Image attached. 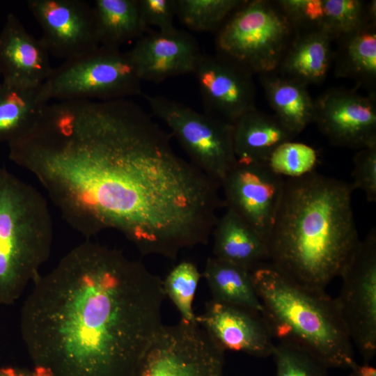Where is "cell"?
I'll return each mask as SVG.
<instances>
[{
  "label": "cell",
  "instance_id": "obj_12",
  "mask_svg": "<svg viewBox=\"0 0 376 376\" xmlns=\"http://www.w3.org/2000/svg\"><path fill=\"white\" fill-rule=\"evenodd\" d=\"M376 96L333 88L314 100V120L334 145L361 150L376 144Z\"/></svg>",
  "mask_w": 376,
  "mask_h": 376
},
{
  "label": "cell",
  "instance_id": "obj_1",
  "mask_svg": "<svg viewBox=\"0 0 376 376\" xmlns=\"http://www.w3.org/2000/svg\"><path fill=\"white\" fill-rule=\"evenodd\" d=\"M8 146L71 228L88 238L115 230L143 255L207 244L224 206L220 184L128 98L48 103Z\"/></svg>",
  "mask_w": 376,
  "mask_h": 376
},
{
  "label": "cell",
  "instance_id": "obj_11",
  "mask_svg": "<svg viewBox=\"0 0 376 376\" xmlns=\"http://www.w3.org/2000/svg\"><path fill=\"white\" fill-rule=\"evenodd\" d=\"M285 180L265 164L237 160L221 182L224 206L265 240L274 223Z\"/></svg>",
  "mask_w": 376,
  "mask_h": 376
},
{
  "label": "cell",
  "instance_id": "obj_27",
  "mask_svg": "<svg viewBox=\"0 0 376 376\" xmlns=\"http://www.w3.org/2000/svg\"><path fill=\"white\" fill-rule=\"evenodd\" d=\"M244 0H176V16L196 32L218 30Z\"/></svg>",
  "mask_w": 376,
  "mask_h": 376
},
{
  "label": "cell",
  "instance_id": "obj_18",
  "mask_svg": "<svg viewBox=\"0 0 376 376\" xmlns=\"http://www.w3.org/2000/svg\"><path fill=\"white\" fill-rule=\"evenodd\" d=\"M49 52L13 14L7 15L0 32V75L2 80L42 85L50 76Z\"/></svg>",
  "mask_w": 376,
  "mask_h": 376
},
{
  "label": "cell",
  "instance_id": "obj_19",
  "mask_svg": "<svg viewBox=\"0 0 376 376\" xmlns=\"http://www.w3.org/2000/svg\"><path fill=\"white\" fill-rule=\"evenodd\" d=\"M333 40L322 31H296L275 71L306 86L323 81L333 64Z\"/></svg>",
  "mask_w": 376,
  "mask_h": 376
},
{
  "label": "cell",
  "instance_id": "obj_10",
  "mask_svg": "<svg viewBox=\"0 0 376 376\" xmlns=\"http://www.w3.org/2000/svg\"><path fill=\"white\" fill-rule=\"evenodd\" d=\"M340 276L337 307L364 363L376 354V228L359 241Z\"/></svg>",
  "mask_w": 376,
  "mask_h": 376
},
{
  "label": "cell",
  "instance_id": "obj_5",
  "mask_svg": "<svg viewBox=\"0 0 376 376\" xmlns=\"http://www.w3.org/2000/svg\"><path fill=\"white\" fill-rule=\"evenodd\" d=\"M53 238L45 197L0 167V305L15 303L40 274Z\"/></svg>",
  "mask_w": 376,
  "mask_h": 376
},
{
  "label": "cell",
  "instance_id": "obj_30",
  "mask_svg": "<svg viewBox=\"0 0 376 376\" xmlns=\"http://www.w3.org/2000/svg\"><path fill=\"white\" fill-rule=\"evenodd\" d=\"M317 161V152L312 147L290 141L276 148L265 164L281 177L295 178L313 172Z\"/></svg>",
  "mask_w": 376,
  "mask_h": 376
},
{
  "label": "cell",
  "instance_id": "obj_17",
  "mask_svg": "<svg viewBox=\"0 0 376 376\" xmlns=\"http://www.w3.org/2000/svg\"><path fill=\"white\" fill-rule=\"evenodd\" d=\"M296 31H322L334 40L365 22L376 21V1L359 0L276 1Z\"/></svg>",
  "mask_w": 376,
  "mask_h": 376
},
{
  "label": "cell",
  "instance_id": "obj_22",
  "mask_svg": "<svg viewBox=\"0 0 376 376\" xmlns=\"http://www.w3.org/2000/svg\"><path fill=\"white\" fill-rule=\"evenodd\" d=\"M295 136L274 115H269L256 108L244 113L233 124L236 159L265 164L276 148L292 141Z\"/></svg>",
  "mask_w": 376,
  "mask_h": 376
},
{
  "label": "cell",
  "instance_id": "obj_9",
  "mask_svg": "<svg viewBox=\"0 0 376 376\" xmlns=\"http://www.w3.org/2000/svg\"><path fill=\"white\" fill-rule=\"evenodd\" d=\"M225 351L195 322L163 325L133 376H224Z\"/></svg>",
  "mask_w": 376,
  "mask_h": 376
},
{
  "label": "cell",
  "instance_id": "obj_7",
  "mask_svg": "<svg viewBox=\"0 0 376 376\" xmlns=\"http://www.w3.org/2000/svg\"><path fill=\"white\" fill-rule=\"evenodd\" d=\"M141 82L129 51L100 46L53 68L42 91L48 101H107L143 95Z\"/></svg>",
  "mask_w": 376,
  "mask_h": 376
},
{
  "label": "cell",
  "instance_id": "obj_13",
  "mask_svg": "<svg viewBox=\"0 0 376 376\" xmlns=\"http://www.w3.org/2000/svg\"><path fill=\"white\" fill-rule=\"evenodd\" d=\"M29 9L42 31L49 54L65 61L100 47L93 7L81 0H29Z\"/></svg>",
  "mask_w": 376,
  "mask_h": 376
},
{
  "label": "cell",
  "instance_id": "obj_33",
  "mask_svg": "<svg viewBox=\"0 0 376 376\" xmlns=\"http://www.w3.org/2000/svg\"><path fill=\"white\" fill-rule=\"evenodd\" d=\"M0 376H49L43 370L33 368L32 370L13 367H0Z\"/></svg>",
  "mask_w": 376,
  "mask_h": 376
},
{
  "label": "cell",
  "instance_id": "obj_6",
  "mask_svg": "<svg viewBox=\"0 0 376 376\" xmlns=\"http://www.w3.org/2000/svg\"><path fill=\"white\" fill-rule=\"evenodd\" d=\"M295 33L276 1L244 0L218 29L217 54L251 75L274 72Z\"/></svg>",
  "mask_w": 376,
  "mask_h": 376
},
{
  "label": "cell",
  "instance_id": "obj_16",
  "mask_svg": "<svg viewBox=\"0 0 376 376\" xmlns=\"http://www.w3.org/2000/svg\"><path fill=\"white\" fill-rule=\"evenodd\" d=\"M129 52L141 80L154 83L194 73L202 55L195 38L175 27L143 35Z\"/></svg>",
  "mask_w": 376,
  "mask_h": 376
},
{
  "label": "cell",
  "instance_id": "obj_21",
  "mask_svg": "<svg viewBox=\"0 0 376 376\" xmlns=\"http://www.w3.org/2000/svg\"><path fill=\"white\" fill-rule=\"evenodd\" d=\"M333 52L335 75L347 78L375 94L376 21L363 23L338 36Z\"/></svg>",
  "mask_w": 376,
  "mask_h": 376
},
{
  "label": "cell",
  "instance_id": "obj_25",
  "mask_svg": "<svg viewBox=\"0 0 376 376\" xmlns=\"http://www.w3.org/2000/svg\"><path fill=\"white\" fill-rule=\"evenodd\" d=\"M251 272L212 256L206 260L202 276L212 300L262 315L263 306L255 289Z\"/></svg>",
  "mask_w": 376,
  "mask_h": 376
},
{
  "label": "cell",
  "instance_id": "obj_23",
  "mask_svg": "<svg viewBox=\"0 0 376 376\" xmlns=\"http://www.w3.org/2000/svg\"><path fill=\"white\" fill-rule=\"evenodd\" d=\"M260 84L277 119L295 136L314 120V100L307 86L276 71L259 75Z\"/></svg>",
  "mask_w": 376,
  "mask_h": 376
},
{
  "label": "cell",
  "instance_id": "obj_3",
  "mask_svg": "<svg viewBox=\"0 0 376 376\" xmlns=\"http://www.w3.org/2000/svg\"><path fill=\"white\" fill-rule=\"evenodd\" d=\"M352 191L351 185L313 171L285 180L266 240L269 265L302 286L325 290L360 241Z\"/></svg>",
  "mask_w": 376,
  "mask_h": 376
},
{
  "label": "cell",
  "instance_id": "obj_32",
  "mask_svg": "<svg viewBox=\"0 0 376 376\" xmlns=\"http://www.w3.org/2000/svg\"><path fill=\"white\" fill-rule=\"evenodd\" d=\"M141 22L148 29L150 26L157 31H168L175 28L176 0H138Z\"/></svg>",
  "mask_w": 376,
  "mask_h": 376
},
{
  "label": "cell",
  "instance_id": "obj_2",
  "mask_svg": "<svg viewBox=\"0 0 376 376\" xmlns=\"http://www.w3.org/2000/svg\"><path fill=\"white\" fill-rule=\"evenodd\" d=\"M33 283L20 333L33 368L49 376H133L164 325L162 279L89 240Z\"/></svg>",
  "mask_w": 376,
  "mask_h": 376
},
{
  "label": "cell",
  "instance_id": "obj_26",
  "mask_svg": "<svg viewBox=\"0 0 376 376\" xmlns=\"http://www.w3.org/2000/svg\"><path fill=\"white\" fill-rule=\"evenodd\" d=\"M93 10L100 46L120 49L147 30L138 0H95Z\"/></svg>",
  "mask_w": 376,
  "mask_h": 376
},
{
  "label": "cell",
  "instance_id": "obj_35",
  "mask_svg": "<svg viewBox=\"0 0 376 376\" xmlns=\"http://www.w3.org/2000/svg\"><path fill=\"white\" fill-rule=\"evenodd\" d=\"M1 75H0V83H1Z\"/></svg>",
  "mask_w": 376,
  "mask_h": 376
},
{
  "label": "cell",
  "instance_id": "obj_28",
  "mask_svg": "<svg viewBox=\"0 0 376 376\" xmlns=\"http://www.w3.org/2000/svg\"><path fill=\"white\" fill-rule=\"evenodd\" d=\"M201 277L202 274L194 263L182 260L162 279L165 296L172 301L182 320L196 321L193 302Z\"/></svg>",
  "mask_w": 376,
  "mask_h": 376
},
{
  "label": "cell",
  "instance_id": "obj_4",
  "mask_svg": "<svg viewBox=\"0 0 376 376\" xmlns=\"http://www.w3.org/2000/svg\"><path fill=\"white\" fill-rule=\"evenodd\" d=\"M251 273L263 306L262 316L274 338L304 347L329 369L348 370L356 362L335 299L325 290L302 286L269 264Z\"/></svg>",
  "mask_w": 376,
  "mask_h": 376
},
{
  "label": "cell",
  "instance_id": "obj_14",
  "mask_svg": "<svg viewBox=\"0 0 376 376\" xmlns=\"http://www.w3.org/2000/svg\"><path fill=\"white\" fill-rule=\"evenodd\" d=\"M205 113L234 124L256 109L253 75L217 55L202 54L194 72Z\"/></svg>",
  "mask_w": 376,
  "mask_h": 376
},
{
  "label": "cell",
  "instance_id": "obj_29",
  "mask_svg": "<svg viewBox=\"0 0 376 376\" xmlns=\"http://www.w3.org/2000/svg\"><path fill=\"white\" fill-rule=\"evenodd\" d=\"M275 376H329V368L304 347L290 341L274 343Z\"/></svg>",
  "mask_w": 376,
  "mask_h": 376
},
{
  "label": "cell",
  "instance_id": "obj_8",
  "mask_svg": "<svg viewBox=\"0 0 376 376\" xmlns=\"http://www.w3.org/2000/svg\"><path fill=\"white\" fill-rule=\"evenodd\" d=\"M153 116L170 130L189 161L220 185L237 159L233 125L160 95H142Z\"/></svg>",
  "mask_w": 376,
  "mask_h": 376
},
{
  "label": "cell",
  "instance_id": "obj_15",
  "mask_svg": "<svg viewBox=\"0 0 376 376\" xmlns=\"http://www.w3.org/2000/svg\"><path fill=\"white\" fill-rule=\"evenodd\" d=\"M196 321L224 351L256 357L272 354L274 337L260 313L211 299Z\"/></svg>",
  "mask_w": 376,
  "mask_h": 376
},
{
  "label": "cell",
  "instance_id": "obj_20",
  "mask_svg": "<svg viewBox=\"0 0 376 376\" xmlns=\"http://www.w3.org/2000/svg\"><path fill=\"white\" fill-rule=\"evenodd\" d=\"M214 257L253 271L269 260L265 240L242 218L226 208L214 226Z\"/></svg>",
  "mask_w": 376,
  "mask_h": 376
},
{
  "label": "cell",
  "instance_id": "obj_24",
  "mask_svg": "<svg viewBox=\"0 0 376 376\" xmlns=\"http://www.w3.org/2000/svg\"><path fill=\"white\" fill-rule=\"evenodd\" d=\"M49 101L42 84L25 85L2 80L0 83V143L17 139L33 125Z\"/></svg>",
  "mask_w": 376,
  "mask_h": 376
},
{
  "label": "cell",
  "instance_id": "obj_31",
  "mask_svg": "<svg viewBox=\"0 0 376 376\" xmlns=\"http://www.w3.org/2000/svg\"><path fill=\"white\" fill-rule=\"evenodd\" d=\"M352 189L362 190L369 202L376 201V144L359 150L354 159Z\"/></svg>",
  "mask_w": 376,
  "mask_h": 376
},
{
  "label": "cell",
  "instance_id": "obj_34",
  "mask_svg": "<svg viewBox=\"0 0 376 376\" xmlns=\"http://www.w3.org/2000/svg\"><path fill=\"white\" fill-rule=\"evenodd\" d=\"M348 370L349 376H376V368L369 363L360 364L356 361Z\"/></svg>",
  "mask_w": 376,
  "mask_h": 376
}]
</instances>
